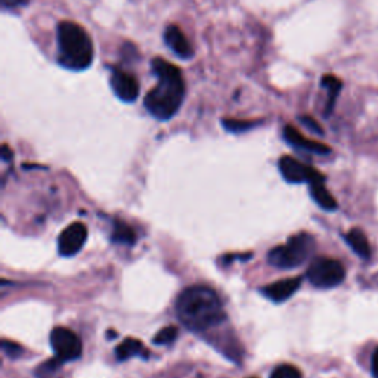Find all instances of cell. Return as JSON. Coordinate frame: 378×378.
I'll return each instance as SVG.
<instances>
[{"instance_id": "6da1fadb", "label": "cell", "mask_w": 378, "mask_h": 378, "mask_svg": "<svg viewBox=\"0 0 378 378\" xmlns=\"http://www.w3.org/2000/svg\"><path fill=\"white\" fill-rule=\"evenodd\" d=\"M152 74L158 79V84L151 89L143 99L145 110L154 119L167 122L176 115L185 99V80L181 68L173 65L163 58L151 61Z\"/></svg>"}, {"instance_id": "7a4b0ae2", "label": "cell", "mask_w": 378, "mask_h": 378, "mask_svg": "<svg viewBox=\"0 0 378 378\" xmlns=\"http://www.w3.org/2000/svg\"><path fill=\"white\" fill-rule=\"evenodd\" d=\"M176 312L181 322L191 331H207L222 324L226 315L219 296L204 285H193L179 294Z\"/></svg>"}, {"instance_id": "3957f363", "label": "cell", "mask_w": 378, "mask_h": 378, "mask_svg": "<svg viewBox=\"0 0 378 378\" xmlns=\"http://www.w3.org/2000/svg\"><path fill=\"white\" fill-rule=\"evenodd\" d=\"M58 64L70 71H83L93 63V43L83 27L63 21L56 27Z\"/></svg>"}, {"instance_id": "277c9868", "label": "cell", "mask_w": 378, "mask_h": 378, "mask_svg": "<svg viewBox=\"0 0 378 378\" xmlns=\"http://www.w3.org/2000/svg\"><path fill=\"white\" fill-rule=\"evenodd\" d=\"M315 250V240L306 232H300L268 253V263L276 269H294L301 266Z\"/></svg>"}, {"instance_id": "5b68a950", "label": "cell", "mask_w": 378, "mask_h": 378, "mask_svg": "<svg viewBox=\"0 0 378 378\" xmlns=\"http://www.w3.org/2000/svg\"><path fill=\"white\" fill-rule=\"evenodd\" d=\"M306 276L313 287L328 289L344 281L346 271L339 260L318 257L311 263Z\"/></svg>"}, {"instance_id": "8992f818", "label": "cell", "mask_w": 378, "mask_h": 378, "mask_svg": "<svg viewBox=\"0 0 378 378\" xmlns=\"http://www.w3.org/2000/svg\"><path fill=\"white\" fill-rule=\"evenodd\" d=\"M51 346L55 356L64 362L76 360L82 356V341L74 331L64 327H58L51 332Z\"/></svg>"}, {"instance_id": "52a82bcc", "label": "cell", "mask_w": 378, "mask_h": 378, "mask_svg": "<svg viewBox=\"0 0 378 378\" xmlns=\"http://www.w3.org/2000/svg\"><path fill=\"white\" fill-rule=\"evenodd\" d=\"M278 167L281 171V176L289 183H303V182L311 183L313 179L321 176V173L318 170H315L308 164H303L299 159L289 155H284L280 158Z\"/></svg>"}, {"instance_id": "ba28073f", "label": "cell", "mask_w": 378, "mask_h": 378, "mask_svg": "<svg viewBox=\"0 0 378 378\" xmlns=\"http://www.w3.org/2000/svg\"><path fill=\"white\" fill-rule=\"evenodd\" d=\"M86 240L87 228L80 222L71 223L61 232L60 238H58V252L64 257L76 256L83 249Z\"/></svg>"}, {"instance_id": "9c48e42d", "label": "cell", "mask_w": 378, "mask_h": 378, "mask_svg": "<svg viewBox=\"0 0 378 378\" xmlns=\"http://www.w3.org/2000/svg\"><path fill=\"white\" fill-rule=\"evenodd\" d=\"M110 83L115 96L122 99L123 103H135L138 99L139 83L135 76L129 74V72L120 68H112Z\"/></svg>"}, {"instance_id": "30bf717a", "label": "cell", "mask_w": 378, "mask_h": 378, "mask_svg": "<svg viewBox=\"0 0 378 378\" xmlns=\"http://www.w3.org/2000/svg\"><path fill=\"white\" fill-rule=\"evenodd\" d=\"M284 139L292 145V147L300 151H306L316 155H328L331 152V148L327 147V145L304 138L296 127L289 124L284 127Z\"/></svg>"}, {"instance_id": "8fae6325", "label": "cell", "mask_w": 378, "mask_h": 378, "mask_svg": "<svg viewBox=\"0 0 378 378\" xmlns=\"http://www.w3.org/2000/svg\"><path fill=\"white\" fill-rule=\"evenodd\" d=\"M300 285H301V278L300 276H296V278H288V280L269 284L263 288H260V292L268 300L273 303H282L288 300L289 297H293L299 292Z\"/></svg>"}, {"instance_id": "7c38bea8", "label": "cell", "mask_w": 378, "mask_h": 378, "mask_svg": "<svg viewBox=\"0 0 378 378\" xmlns=\"http://www.w3.org/2000/svg\"><path fill=\"white\" fill-rule=\"evenodd\" d=\"M164 43L169 49L183 61L191 60L194 56V49L191 43L188 41L186 36L178 25H169L164 30Z\"/></svg>"}, {"instance_id": "4fadbf2b", "label": "cell", "mask_w": 378, "mask_h": 378, "mask_svg": "<svg viewBox=\"0 0 378 378\" xmlns=\"http://www.w3.org/2000/svg\"><path fill=\"white\" fill-rule=\"evenodd\" d=\"M309 188H311V195L319 207L324 209V210H328V211H332V210L337 209V201L334 200V197L325 188V178L322 176V174L321 176H318L316 179H313L309 183Z\"/></svg>"}, {"instance_id": "5bb4252c", "label": "cell", "mask_w": 378, "mask_h": 378, "mask_svg": "<svg viewBox=\"0 0 378 378\" xmlns=\"http://www.w3.org/2000/svg\"><path fill=\"white\" fill-rule=\"evenodd\" d=\"M135 356L148 358L147 348H145L143 344L136 339L129 337L122 344H119L117 348H115V358H117V360L120 362L127 360L130 358H135Z\"/></svg>"}, {"instance_id": "9a60e30c", "label": "cell", "mask_w": 378, "mask_h": 378, "mask_svg": "<svg viewBox=\"0 0 378 378\" xmlns=\"http://www.w3.org/2000/svg\"><path fill=\"white\" fill-rule=\"evenodd\" d=\"M347 244L351 245V249L362 259H368L371 256V247L368 242L367 235L358 228L352 229L348 234L346 235Z\"/></svg>"}, {"instance_id": "2e32d148", "label": "cell", "mask_w": 378, "mask_h": 378, "mask_svg": "<svg viewBox=\"0 0 378 378\" xmlns=\"http://www.w3.org/2000/svg\"><path fill=\"white\" fill-rule=\"evenodd\" d=\"M111 240L115 244H123V245H135L136 242V234L135 230L130 228L127 223L122 221H115L112 226V235Z\"/></svg>"}, {"instance_id": "e0dca14e", "label": "cell", "mask_w": 378, "mask_h": 378, "mask_svg": "<svg viewBox=\"0 0 378 378\" xmlns=\"http://www.w3.org/2000/svg\"><path fill=\"white\" fill-rule=\"evenodd\" d=\"M322 87H325L328 92V100H327V111L325 115H330V112L334 108V104H336V99L341 91V82L334 77V76H324L322 77Z\"/></svg>"}, {"instance_id": "ac0fdd59", "label": "cell", "mask_w": 378, "mask_h": 378, "mask_svg": "<svg viewBox=\"0 0 378 378\" xmlns=\"http://www.w3.org/2000/svg\"><path fill=\"white\" fill-rule=\"evenodd\" d=\"M261 124L260 120H237V119H225L222 120V126L230 133H244L249 130Z\"/></svg>"}, {"instance_id": "d6986e66", "label": "cell", "mask_w": 378, "mask_h": 378, "mask_svg": "<svg viewBox=\"0 0 378 378\" xmlns=\"http://www.w3.org/2000/svg\"><path fill=\"white\" fill-rule=\"evenodd\" d=\"M176 339H178V328L169 325V327H164L163 330H159L155 334L152 343L158 346H166V344H171Z\"/></svg>"}, {"instance_id": "ffe728a7", "label": "cell", "mask_w": 378, "mask_h": 378, "mask_svg": "<svg viewBox=\"0 0 378 378\" xmlns=\"http://www.w3.org/2000/svg\"><path fill=\"white\" fill-rule=\"evenodd\" d=\"M271 378H301V374L293 365H280L273 370Z\"/></svg>"}, {"instance_id": "44dd1931", "label": "cell", "mask_w": 378, "mask_h": 378, "mask_svg": "<svg viewBox=\"0 0 378 378\" xmlns=\"http://www.w3.org/2000/svg\"><path fill=\"white\" fill-rule=\"evenodd\" d=\"M2 348L4 352L11 358V359H18L22 353H24V348L17 344V343H12L9 340H4L2 341Z\"/></svg>"}, {"instance_id": "7402d4cb", "label": "cell", "mask_w": 378, "mask_h": 378, "mask_svg": "<svg viewBox=\"0 0 378 378\" xmlns=\"http://www.w3.org/2000/svg\"><path fill=\"white\" fill-rule=\"evenodd\" d=\"M300 123L308 130H311V132H313L316 135H324V130H322L321 124H319L316 120H313L312 117H309V115H301Z\"/></svg>"}, {"instance_id": "603a6c76", "label": "cell", "mask_w": 378, "mask_h": 378, "mask_svg": "<svg viewBox=\"0 0 378 378\" xmlns=\"http://www.w3.org/2000/svg\"><path fill=\"white\" fill-rule=\"evenodd\" d=\"M27 5H28V0H2V8L5 11L18 9V8H22Z\"/></svg>"}, {"instance_id": "cb8c5ba5", "label": "cell", "mask_w": 378, "mask_h": 378, "mask_svg": "<svg viewBox=\"0 0 378 378\" xmlns=\"http://www.w3.org/2000/svg\"><path fill=\"white\" fill-rule=\"evenodd\" d=\"M371 368H372L374 378H378V347L375 348V352L372 355V365H371Z\"/></svg>"}, {"instance_id": "d4e9b609", "label": "cell", "mask_w": 378, "mask_h": 378, "mask_svg": "<svg viewBox=\"0 0 378 378\" xmlns=\"http://www.w3.org/2000/svg\"><path fill=\"white\" fill-rule=\"evenodd\" d=\"M2 158H4V162H11L12 159V151L9 150L8 145H4L2 147Z\"/></svg>"}]
</instances>
